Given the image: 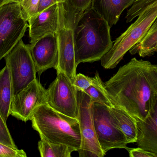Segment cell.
<instances>
[{"mask_svg": "<svg viewBox=\"0 0 157 157\" xmlns=\"http://www.w3.org/2000/svg\"><path fill=\"white\" fill-rule=\"evenodd\" d=\"M127 151L129 152V156L131 157H157L154 153L141 147L129 148Z\"/></svg>", "mask_w": 157, "mask_h": 157, "instance_id": "27", "label": "cell"}, {"mask_svg": "<svg viewBox=\"0 0 157 157\" xmlns=\"http://www.w3.org/2000/svg\"><path fill=\"white\" fill-rule=\"evenodd\" d=\"M29 45L36 72L39 75L48 69L56 68L59 58L56 33L45 35Z\"/></svg>", "mask_w": 157, "mask_h": 157, "instance_id": "12", "label": "cell"}, {"mask_svg": "<svg viewBox=\"0 0 157 157\" xmlns=\"http://www.w3.org/2000/svg\"><path fill=\"white\" fill-rule=\"evenodd\" d=\"M58 6V65L57 73H65L73 82L77 66L75 57L74 30L83 12L76 11L67 0L57 4Z\"/></svg>", "mask_w": 157, "mask_h": 157, "instance_id": "4", "label": "cell"}, {"mask_svg": "<svg viewBox=\"0 0 157 157\" xmlns=\"http://www.w3.org/2000/svg\"><path fill=\"white\" fill-rule=\"evenodd\" d=\"M157 17V6L140 14L137 18L113 42L110 50L101 59V66L113 69L122 60L126 53L146 34Z\"/></svg>", "mask_w": 157, "mask_h": 157, "instance_id": "5", "label": "cell"}, {"mask_svg": "<svg viewBox=\"0 0 157 157\" xmlns=\"http://www.w3.org/2000/svg\"><path fill=\"white\" fill-rule=\"evenodd\" d=\"M38 148L42 157H71L74 148L63 144H56L48 143L40 139L38 143Z\"/></svg>", "mask_w": 157, "mask_h": 157, "instance_id": "20", "label": "cell"}, {"mask_svg": "<svg viewBox=\"0 0 157 157\" xmlns=\"http://www.w3.org/2000/svg\"><path fill=\"white\" fill-rule=\"evenodd\" d=\"M156 70L157 72V64L155 65Z\"/></svg>", "mask_w": 157, "mask_h": 157, "instance_id": "31", "label": "cell"}, {"mask_svg": "<svg viewBox=\"0 0 157 157\" xmlns=\"http://www.w3.org/2000/svg\"><path fill=\"white\" fill-rule=\"evenodd\" d=\"M92 77H89L83 74L76 75L73 82V84L77 90L85 91L92 85Z\"/></svg>", "mask_w": 157, "mask_h": 157, "instance_id": "24", "label": "cell"}, {"mask_svg": "<svg viewBox=\"0 0 157 157\" xmlns=\"http://www.w3.org/2000/svg\"><path fill=\"white\" fill-rule=\"evenodd\" d=\"M157 6V0H136L127 11L126 22H132L140 14L151 7Z\"/></svg>", "mask_w": 157, "mask_h": 157, "instance_id": "21", "label": "cell"}, {"mask_svg": "<svg viewBox=\"0 0 157 157\" xmlns=\"http://www.w3.org/2000/svg\"><path fill=\"white\" fill-rule=\"evenodd\" d=\"M25 0H9V2H8L7 3H13L15 2L17 3L21 4V3L23 2Z\"/></svg>", "mask_w": 157, "mask_h": 157, "instance_id": "29", "label": "cell"}, {"mask_svg": "<svg viewBox=\"0 0 157 157\" xmlns=\"http://www.w3.org/2000/svg\"><path fill=\"white\" fill-rule=\"evenodd\" d=\"M104 85L114 106L136 120H144L152 113L157 101L155 65L132 58Z\"/></svg>", "mask_w": 157, "mask_h": 157, "instance_id": "1", "label": "cell"}, {"mask_svg": "<svg viewBox=\"0 0 157 157\" xmlns=\"http://www.w3.org/2000/svg\"><path fill=\"white\" fill-rule=\"evenodd\" d=\"M110 109L116 124L125 135L128 144L136 143L138 135L136 120L119 107L113 106Z\"/></svg>", "mask_w": 157, "mask_h": 157, "instance_id": "16", "label": "cell"}, {"mask_svg": "<svg viewBox=\"0 0 157 157\" xmlns=\"http://www.w3.org/2000/svg\"><path fill=\"white\" fill-rule=\"evenodd\" d=\"M77 91L71 79L64 73L59 72L46 89V103L56 111L77 119Z\"/></svg>", "mask_w": 157, "mask_h": 157, "instance_id": "10", "label": "cell"}, {"mask_svg": "<svg viewBox=\"0 0 157 157\" xmlns=\"http://www.w3.org/2000/svg\"><path fill=\"white\" fill-rule=\"evenodd\" d=\"M92 110L96 135L103 153L106 155L108 151L114 148L128 150L126 137L118 128L110 108L98 102H93Z\"/></svg>", "mask_w": 157, "mask_h": 157, "instance_id": "7", "label": "cell"}, {"mask_svg": "<svg viewBox=\"0 0 157 157\" xmlns=\"http://www.w3.org/2000/svg\"><path fill=\"white\" fill-rule=\"evenodd\" d=\"M129 51L132 54L137 53L143 58L157 52V17L145 36Z\"/></svg>", "mask_w": 157, "mask_h": 157, "instance_id": "18", "label": "cell"}, {"mask_svg": "<svg viewBox=\"0 0 157 157\" xmlns=\"http://www.w3.org/2000/svg\"><path fill=\"white\" fill-rule=\"evenodd\" d=\"M39 2L40 0H25L20 4L22 14L27 22L37 13Z\"/></svg>", "mask_w": 157, "mask_h": 157, "instance_id": "22", "label": "cell"}, {"mask_svg": "<svg viewBox=\"0 0 157 157\" xmlns=\"http://www.w3.org/2000/svg\"><path fill=\"white\" fill-rule=\"evenodd\" d=\"M69 1L75 10L84 12L91 6L93 0H69Z\"/></svg>", "mask_w": 157, "mask_h": 157, "instance_id": "26", "label": "cell"}, {"mask_svg": "<svg viewBox=\"0 0 157 157\" xmlns=\"http://www.w3.org/2000/svg\"><path fill=\"white\" fill-rule=\"evenodd\" d=\"M30 120L40 139L51 143L63 144L78 151L81 147V133L78 119L56 111L47 103L37 107Z\"/></svg>", "mask_w": 157, "mask_h": 157, "instance_id": "3", "label": "cell"}, {"mask_svg": "<svg viewBox=\"0 0 157 157\" xmlns=\"http://www.w3.org/2000/svg\"><path fill=\"white\" fill-rule=\"evenodd\" d=\"M30 44L45 35L57 32L58 25V4L53 5L30 18L28 21Z\"/></svg>", "mask_w": 157, "mask_h": 157, "instance_id": "13", "label": "cell"}, {"mask_svg": "<svg viewBox=\"0 0 157 157\" xmlns=\"http://www.w3.org/2000/svg\"><path fill=\"white\" fill-rule=\"evenodd\" d=\"M26 154L23 150L13 148L0 143V157H26Z\"/></svg>", "mask_w": 157, "mask_h": 157, "instance_id": "25", "label": "cell"}, {"mask_svg": "<svg viewBox=\"0 0 157 157\" xmlns=\"http://www.w3.org/2000/svg\"><path fill=\"white\" fill-rule=\"evenodd\" d=\"M9 1V0H0V6H2L7 4Z\"/></svg>", "mask_w": 157, "mask_h": 157, "instance_id": "30", "label": "cell"}, {"mask_svg": "<svg viewBox=\"0 0 157 157\" xmlns=\"http://www.w3.org/2000/svg\"><path fill=\"white\" fill-rule=\"evenodd\" d=\"M13 97V86L9 68L6 65L0 70V114L6 123L10 115Z\"/></svg>", "mask_w": 157, "mask_h": 157, "instance_id": "17", "label": "cell"}, {"mask_svg": "<svg viewBox=\"0 0 157 157\" xmlns=\"http://www.w3.org/2000/svg\"><path fill=\"white\" fill-rule=\"evenodd\" d=\"M136 0H93L92 7L107 21L110 27L117 24L122 13Z\"/></svg>", "mask_w": 157, "mask_h": 157, "instance_id": "15", "label": "cell"}, {"mask_svg": "<svg viewBox=\"0 0 157 157\" xmlns=\"http://www.w3.org/2000/svg\"><path fill=\"white\" fill-rule=\"evenodd\" d=\"M66 1L67 0H40L37 14L42 12L53 5L63 2Z\"/></svg>", "mask_w": 157, "mask_h": 157, "instance_id": "28", "label": "cell"}, {"mask_svg": "<svg viewBox=\"0 0 157 157\" xmlns=\"http://www.w3.org/2000/svg\"><path fill=\"white\" fill-rule=\"evenodd\" d=\"M28 28L20 4L8 3L0 6V61L22 39Z\"/></svg>", "mask_w": 157, "mask_h": 157, "instance_id": "6", "label": "cell"}, {"mask_svg": "<svg viewBox=\"0 0 157 157\" xmlns=\"http://www.w3.org/2000/svg\"><path fill=\"white\" fill-rule=\"evenodd\" d=\"M0 143L11 147L13 148H17L8 130L6 123L0 114Z\"/></svg>", "mask_w": 157, "mask_h": 157, "instance_id": "23", "label": "cell"}, {"mask_svg": "<svg viewBox=\"0 0 157 157\" xmlns=\"http://www.w3.org/2000/svg\"><path fill=\"white\" fill-rule=\"evenodd\" d=\"M92 78V85L84 91L89 96L92 102H98L109 108L114 106L98 72Z\"/></svg>", "mask_w": 157, "mask_h": 157, "instance_id": "19", "label": "cell"}, {"mask_svg": "<svg viewBox=\"0 0 157 157\" xmlns=\"http://www.w3.org/2000/svg\"><path fill=\"white\" fill-rule=\"evenodd\" d=\"M107 21L90 6L81 14L74 30L76 65L100 61L113 42Z\"/></svg>", "mask_w": 157, "mask_h": 157, "instance_id": "2", "label": "cell"}, {"mask_svg": "<svg viewBox=\"0 0 157 157\" xmlns=\"http://www.w3.org/2000/svg\"><path fill=\"white\" fill-rule=\"evenodd\" d=\"M136 125L138 147L157 156V101L152 113L144 120H136Z\"/></svg>", "mask_w": 157, "mask_h": 157, "instance_id": "14", "label": "cell"}, {"mask_svg": "<svg viewBox=\"0 0 157 157\" xmlns=\"http://www.w3.org/2000/svg\"><path fill=\"white\" fill-rule=\"evenodd\" d=\"M78 116L81 133L79 157H103L105 154L101 148L96 135L92 116V105L89 96L84 91H77Z\"/></svg>", "mask_w": 157, "mask_h": 157, "instance_id": "9", "label": "cell"}, {"mask_svg": "<svg viewBox=\"0 0 157 157\" xmlns=\"http://www.w3.org/2000/svg\"><path fill=\"white\" fill-rule=\"evenodd\" d=\"M46 89L36 78L13 97L10 115L25 122L30 120L34 110L46 103Z\"/></svg>", "mask_w": 157, "mask_h": 157, "instance_id": "11", "label": "cell"}, {"mask_svg": "<svg viewBox=\"0 0 157 157\" xmlns=\"http://www.w3.org/2000/svg\"><path fill=\"white\" fill-rule=\"evenodd\" d=\"M13 86V97L36 78V65L29 44L21 39L5 57Z\"/></svg>", "mask_w": 157, "mask_h": 157, "instance_id": "8", "label": "cell"}]
</instances>
